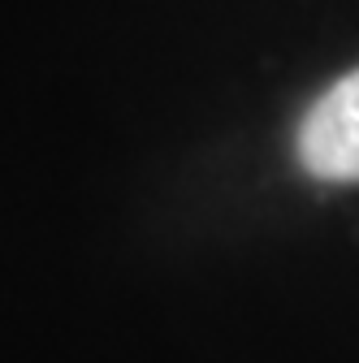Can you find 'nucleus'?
Returning a JSON list of instances; mask_svg holds the SVG:
<instances>
[{
  "mask_svg": "<svg viewBox=\"0 0 359 363\" xmlns=\"http://www.w3.org/2000/svg\"><path fill=\"white\" fill-rule=\"evenodd\" d=\"M299 164L321 182H359V69L338 78L299 125Z\"/></svg>",
  "mask_w": 359,
  "mask_h": 363,
  "instance_id": "1",
  "label": "nucleus"
}]
</instances>
